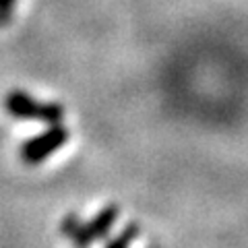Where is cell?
Masks as SVG:
<instances>
[{
  "label": "cell",
  "instance_id": "6da1fadb",
  "mask_svg": "<svg viewBox=\"0 0 248 248\" xmlns=\"http://www.w3.org/2000/svg\"><path fill=\"white\" fill-rule=\"evenodd\" d=\"M4 110L17 120L44 122L48 126L50 124H58L62 120V116H64V108L60 104H54V102L44 104L21 89H15L4 97Z\"/></svg>",
  "mask_w": 248,
  "mask_h": 248
},
{
  "label": "cell",
  "instance_id": "277c9868",
  "mask_svg": "<svg viewBox=\"0 0 248 248\" xmlns=\"http://www.w3.org/2000/svg\"><path fill=\"white\" fill-rule=\"evenodd\" d=\"M15 4H17V0H0V25H6L11 21Z\"/></svg>",
  "mask_w": 248,
  "mask_h": 248
},
{
  "label": "cell",
  "instance_id": "3957f363",
  "mask_svg": "<svg viewBox=\"0 0 248 248\" xmlns=\"http://www.w3.org/2000/svg\"><path fill=\"white\" fill-rule=\"evenodd\" d=\"M137 236H139V226L130 223V226L124 228L112 242H108L106 248H128L130 244H133V240H137Z\"/></svg>",
  "mask_w": 248,
  "mask_h": 248
},
{
  "label": "cell",
  "instance_id": "7a4b0ae2",
  "mask_svg": "<svg viewBox=\"0 0 248 248\" xmlns=\"http://www.w3.org/2000/svg\"><path fill=\"white\" fill-rule=\"evenodd\" d=\"M68 139H71V133H68L66 126H62L60 122L50 124L42 135L31 137L21 145V159L27 166H37L56 153L62 145H66Z\"/></svg>",
  "mask_w": 248,
  "mask_h": 248
}]
</instances>
